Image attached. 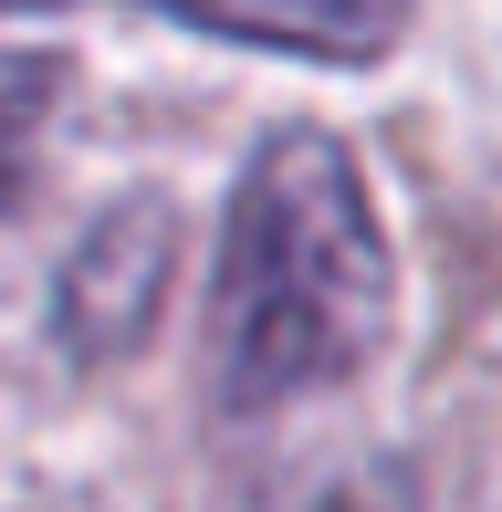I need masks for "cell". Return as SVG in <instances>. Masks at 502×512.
I'll return each mask as SVG.
<instances>
[{"label": "cell", "mask_w": 502, "mask_h": 512, "mask_svg": "<svg viewBox=\"0 0 502 512\" xmlns=\"http://www.w3.org/2000/svg\"><path fill=\"white\" fill-rule=\"evenodd\" d=\"M304 512H408V492H398V481H335V492L304 502Z\"/></svg>", "instance_id": "5"}, {"label": "cell", "mask_w": 502, "mask_h": 512, "mask_svg": "<svg viewBox=\"0 0 502 512\" xmlns=\"http://www.w3.org/2000/svg\"><path fill=\"white\" fill-rule=\"evenodd\" d=\"M168 283H178V209L136 189L74 241V262L53 283V345L74 366H126L168 314Z\"/></svg>", "instance_id": "2"}, {"label": "cell", "mask_w": 502, "mask_h": 512, "mask_svg": "<svg viewBox=\"0 0 502 512\" xmlns=\"http://www.w3.org/2000/svg\"><path fill=\"white\" fill-rule=\"evenodd\" d=\"M63 95H74V63H63V53H21V42H0V220L42 189V168H53Z\"/></svg>", "instance_id": "4"}, {"label": "cell", "mask_w": 502, "mask_h": 512, "mask_svg": "<svg viewBox=\"0 0 502 512\" xmlns=\"http://www.w3.org/2000/svg\"><path fill=\"white\" fill-rule=\"evenodd\" d=\"M0 11H74V0H0ZM136 11L293 63H377L408 42V0H136Z\"/></svg>", "instance_id": "3"}, {"label": "cell", "mask_w": 502, "mask_h": 512, "mask_svg": "<svg viewBox=\"0 0 502 512\" xmlns=\"http://www.w3.org/2000/svg\"><path fill=\"white\" fill-rule=\"evenodd\" d=\"M398 335V251L346 136L283 126L251 147L210 283V398L262 418L356 387Z\"/></svg>", "instance_id": "1"}]
</instances>
